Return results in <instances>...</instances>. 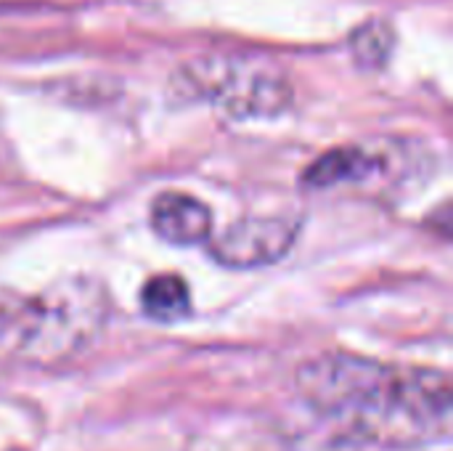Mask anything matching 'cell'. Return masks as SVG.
Listing matches in <instances>:
<instances>
[{
	"label": "cell",
	"mask_w": 453,
	"mask_h": 451,
	"mask_svg": "<svg viewBox=\"0 0 453 451\" xmlns=\"http://www.w3.org/2000/svg\"><path fill=\"white\" fill-rule=\"evenodd\" d=\"M297 391L326 425L358 444L403 451L451 436L453 388L441 369L332 351L300 367Z\"/></svg>",
	"instance_id": "6da1fadb"
},
{
	"label": "cell",
	"mask_w": 453,
	"mask_h": 451,
	"mask_svg": "<svg viewBox=\"0 0 453 451\" xmlns=\"http://www.w3.org/2000/svg\"><path fill=\"white\" fill-rule=\"evenodd\" d=\"M111 316L106 287L69 276L32 295L0 298V359L53 367L82 354Z\"/></svg>",
	"instance_id": "7a4b0ae2"
},
{
	"label": "cell",
	"mask_w": 453,
	"mask_h": 451,
	"mask_svg": "<svg viewBox=\"0 0 453 451\" xmlns=\"http://www.w3.org/2000/svg\"><path fill=\"white\" fill-rule=\"evenodd\" d=\"M173 85L178 96L212 104L236 120L279 117L292 106L289 77L257 56H199L186 61Z\"/></svg>",
	"instance_id": "3957f363"
},
{
	"label": "cell",
	"mask_w": 453,
	"mask_h": 451,
	"mask_svg": "<svg viewBox=\"0 0 453 451\" xmlns=\"http://www.w3.org/2000/svg\"><path fill=\"white\" fill-rule=\"evenodd\" d=\"M300 218L292 215H252L231 223L212 239L210 253L228 268H257L281 260L297 242Z\"/></svg>",
	"instance_id": "277c9868"
},
{
	"label": "cell",
	"mask_w": 453,
	"mask_h": 451,
	"mask_svg": "<svg viewBox=\"0 0 453 451\" xmlns=\"http://www.w3.org/2000/svg\"><path fill=\"white\" fill-rule=\"evenodd\" d=\"M151 229L170 245H199L212 237V213L191 194L165 191L151 202Z\"/></svg>",
	"instance_id": "5b68a950"
},
{
	"label": "cell",
	"mask_w": 453,
	"mask_h": 451,
	"mask_svg": "<svg viewBox=\"0 0 453 451\" xmlns=\"http://www.w3.org/2000/svg\"><path fill=\"white\" fill-rule=\"evenodd\" d=\"M385 170V157L369 146H337L321 154L305 173L308 189H334L345 183H366Z\"/></svg>",
	"instance_id": "8992f818"
},
{
	"label": "cell",
	"mask_w": 453,
	"mask_h": 451,
	"mask_svg": "<svg viewBox=\"0 0 453 451\" xmlns=\"http://www.w3.org/2000/svg\"><path fill=\"white\" fill-rule=\"evenodd\" d=\"M143 311L157 322H178L191 308V290L178 274H159L143 284Z\"/></svg>",
	"instance_id": "52a82bcc"
},
{
	"label": "cell",
	"mask_w": 453,
	"mask_h": 451,
	"mask_svg": "<svg viewBox=\"0 0 453 451\" xmlns=\"http://www.w3.org/2000/svg\"><path fill=\"white\" fill-rule=\"evenodd\" d=\"M393 27H388V21H369L361 29H356L353 35V53L361 64L366 66H377L382 64L390 51H393Z\"/></svg>",
	"instance_id": "ba28073f"
}]
</instances>
